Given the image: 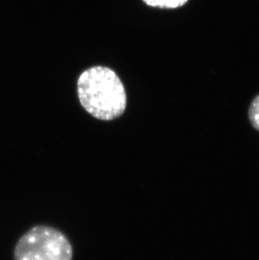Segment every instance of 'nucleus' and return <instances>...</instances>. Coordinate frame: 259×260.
Masks as SVG:
<instances>
[{
	"mask_svg": "<svg viewBox=\"0 0 259 260\" xmlns=\"http://www.w3.org/2000/svg\"><path fill=\"white\" fill-rule=\"evenodd\" d=\"M78 96L83 108L98 120L120 117L127 105L122 82L107 67H92L83 72L78 79Z\"/></svg>",
	"mask_w": 259,
	"mask_h": 260,
	"instance_id": "nucleus-1",
	"label": "nucleus"
},
{
	"mask_svg": "<svg viewBox=\"0 0 259 260\" xmlns=\"http://www.w3.org/2000/svg\"><path fill=\"white\" fill-rule=\"evenodd\" d=\"M15 260H73L74 250L63 233L48 226H36L19 239Z\"/></svg>",
	"mask_w": 259,
	"mask_h": 260,
	"instance_id": "nucleus-2",
	"label": "nucleus"
},
{
	"mask_svg": "<svg viewBox=\"0 0 259 260\" xmlns=\"http://www.w3.org/2000/svg\"><path fill=\"white\" fill-rule=\"evenodd\" d=\"M188 0H143V2L150 7L159 9H177L182 7L188 3Z\"/></svg>",
	"mask_w": 259,
	"mask_h": 260,
	"instance_id": "nucleus-3",
	"label": "nucleus"
},
{
	"mask_svg": "<svg viewBox=\"0 0 259 260\" xmlns=\"http://www.w3.org/2000/svg\"><path fill=\"white\" fill-rule=\"evenodd\" d=\"M248 118L252 126L259 131V95L252 101L248 110Z\"/></svg>",
	"mask_w": 259,
	"mask_h": 260,
	"instance_id": "nucleus-4",
	"label": "nucleus"
}]
</instances>
